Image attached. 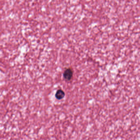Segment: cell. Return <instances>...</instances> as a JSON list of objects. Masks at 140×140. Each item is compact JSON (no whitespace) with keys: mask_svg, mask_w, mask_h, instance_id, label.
Masks as SVG:
<instances>
[{"mask_svg":"<svg viewBox=\"0 0 140 140\" xmlns=\"http://www.w3.org/2000/svg\"><path fill=\"white\" fill-rule=\"evenodd\" d=\"M73 74H74V72L72 68H67L66 69H65L63 73V77L66 80L69 81L72 78Z\"/></svg>","mask_w":140,"mask_h":140,"instance_id":"1","label":"cell"},{"mask_svg":"<svg viewBox=\"0 0 140 140\" xmlns=\"http://www.w3.org/2000/svg\"><path fill=\"white\" fill-rule=\"evenodd\" d=\"M66 94L63 90L58 89L57 90L55 94V97L58 100H61L63 99L65 96Z\"/></svg>","mask_w":140,"mask_h":140,"instance_id":"2","label":"cell"}]
</instances>
